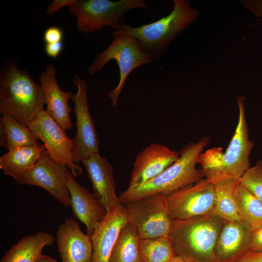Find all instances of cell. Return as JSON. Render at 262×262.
<instances>
[{"label":"cell","instance_id":"obj_11","mask_svg":"<svg viewBox=\"0 0 262 262\" xmlns=\"http://www.w3.org/2000/svg\"><path fill=\"white\" fill-rule=\"evenodd\" d=\"M69 169L52 160L46 150L34 165L14 178L16 183L40 187L65 206H70L67 184Z\"/></svg>","mask_w":262,"mask_h":262},{"label":"cell","instance_id":"obj_22","mask_svg":"<svg viewBox=\"0 0 262 262\" xmlns=\"http://www.w3.org/2000/svg\"><path fill=\"white\" fill-rule=\"evenodd\" d=\"M239 183L238 180L225 179L213 184L215 199L213 213L224 221L242 220L236 197Z\"/></svg>","mask_w":262,"mask_h":262},{"label":"cell","instance_id":"obj_28","mask_svg":"<svg viewBox=\"0 0 262 262\" xmlns=\"http://www.w3.org/2000/svg\"><path fill=\"white\" fill-rule=\"evenodd\" d=\"M240 182L262 201V160L250 167L239 180Z\"/></svg>","mask_w":262,"mask_h":262},{"label":"cell","instance_id":"obj_16","mask_svg":"<svg viewBox=\"0 0 262 262\" xmlns=\"http://www.w3.org/2000/svg\"><path fill=\"white\" fill-rule=\"evenodd\" d=\"M128 222L122 203L107 213L91 236L93 245L91 262H109L120 232Z\"/></svg>","mask_w":262,"mask_h":262},{"label":"cell","instance_id":"obj_12","mask_svg":"<svg viewBox=\"0 0 262 262\" xmlns=\"http://www.w3.org/2000/svg\"><path fill=\"white\" fill-rule=\"evenodd\" d=\"M236 102L238 119L234 133L224 152V170L226 178L239 180L250 167L249 155L254 143L249 138L245 98L239 96Z\"/></svg>","mask_w":262,"mask_h":262},{"label":"cell","instance_id":"obj_8","mask_svg":"<svg viewBox=\"0 0 262 262\" xmlns=\"http://www.w3.org/2000/svg\"><path fill=\"white\" fill-rule=\"evenodd\" d=\"M28 127L35 137L43 142L52 160L66 165L75 177L82 173V168L73 162V139L66 136L65 131L46 110L39 113Z\"/></svg>","mask_w":262,"mask_h":262},{"label":"cell","instance_id":"obj_31","mask_svg":"<svg viewBox=\"0 0 262 262\" xmlns=\"http://www.w3.org/2000/svg\"><path fill=\"white\" fill-rule=\"evenodd\" d=\"M248 250L262 251V226L253 230Z\"/></svg>","mask_w":262,"mask_h":262},{"label":"cell","instance_id":"obj_13","mask_svg":"<svg viewBox=\"0 0 262 262\" xmlns=\"http://www.w3.org/2000/svg\"><path fill=\"white\" fill-rule=\"evenodd\" d=\"M179 156V152L158 143L146 147L136 157L128 188L140 186L156 177Z\"/></svg>","mask_w":262,"mask_h":262},{"label":"cell","instance_id":"obj_19","mask_svg":"<svg viewBox=\"0 0 262 262\" xmlns=\"http://www.w3.org/2000/svg\"><path fill=\"white\" fill-rule=\"evenodd\" d=\"M253 230L242 220L224 221L215 247L220 262H232L248 250Z\"/></svg>","mask_w":262,"mask_h":262},{"label":"cell","instance_id":"obj_27","mask_svg":"<svg viewBox=\"0 0 262 262\" xmlns=\"http://www.w3.org/2000/svg\"><path fill=\"white\" fill-rule=\"evenodd\" d=\"M197 164L201 167L204 178L213 184L226 178L224 170V152L222 147H213L199 155Z\"/></svg>","mask_w":262,"mask_h":262},{"label":"cell","instance_id":"obj_32","mask_svg":"<svg viewBox=\"0 0 262 262\" xmlns=\"http://www.w3.org/2000/svg\"><path fill=\"white\" fill-rule=\"evenodd\" d=\"M63 48V45L62 41L52 43H46L45 51L48 56L56 58L62 52Z\"/></svg>","mask_w":262,"mask_h":262},{"label":"cell","instance_id":"obj_15","mask_svg":"<svg viewBox=\"0 0 262 262\" xmlns=\"http://www.w3.org/2000/svg\"><path fill=\"white\" fill-rule=\"evenodd\" d=\"M74 177L69 169L67 184L70 206L74 216L85 225L86 234L91 237L107 213L94 193L79 184Z\"/></svg>","mask_w":262,"mask_h":262},{"label":"cell","instance_id":"obj_18","mask_svg":"<svg viewBox=\"0 0 262 262\" xmlns=\"http://www.w3.org/2000/svg\"><path fill=\"white\" fill-rule=\"evenodd\" d=\"M39 81L47 105L45 110L64 130L71 129L73 125L69 113L72 109L68 102L72 94L71 92H64L59 87L53 64H48L46 69L40 72Z\"/></svg>","mask_w":262,"mask_h":262},{"label":"cell","instance_id":"obj_20","mask_svg":"<svg viewBox=\"0 0 262 262\" xmlns=\"http://www.w3.org/2000/svg\"><path fill=\"white\" fill-rule=\"evenodd\" d=\"M54 241L51 234L43 231L24 236L10 247L0 262H36L44 247Z\"/></svg>","mask_w":262,"mask_h":262},{"label":"cell","instance_id":"obj_23","mask_svg":"<svg viewBox=\"0 0 262 262\" xmlns=\"http://www.w3.org/2000/svg\"><path fill=\"white\" fill-rule=\"evenodd\" d=\"M41 144L28 127L7 114L0 117V147L7 150Z\"/></svg>","mask_w":262,"mask_h":262},{"label":"cell","instance_id":"obj_34","mask_svg":"<svg viewBox=\"0 0 262 262\" xmlns=\"http://www.w3.org/2000/svg\"><path fill=\"white\" fill-rule=\"evenodd\" d=\"M249 9L253 12L255 15L262 16V1L258 2L251 1L249 6Z\"/></svg>","mask_w":262,"mask_h":262},{"label":"cell","instance_id":"obj_25","mask_svg":"<svg viewBox=\"0 0 262 262\" xmlns=\"http://www.w3.org/2000/svg\"><path fill=\"white\" fill-rule=\"evenodd\" d=\"M241 220L253 230L262 226V201L240 181L236 191Z\"/></svg>","mask_w":262,"mask_h":262},{"label":"cell","instance_id":"obj_14","mask_svg":"<svg viewBox=\"0 0 262 262\" xmlns=\"http://www.w3.org/2000/svg\"><path fill=\"white\" fill-rule=\"evenodd\" d=\"M61 262H91L93 245L90 236L82 230L73 218H66L56 233Z\"/></svg>","mask_w":262,"mask_h":262},{"label":"cell","instance_id":"obj_6","mask_svg":"<svg viewBox=\"0 0 262 262\" xmlns=\"http://www.w3.org/2000/svg\"><path fill=\"white\" fill-rule=\"evenodd\" d=\"M68 7L77 18L78 31L89 33L105 26L118 31L126 13L136 8L146 10L147 5L144 0H75Z\"/></svg>","mask_w":262,"mask_h":262},{"label":"cell","instance_id":"obj_21","mask_svg":"<svg viewBox=\"0 0 262 262\" xmlns=\"http://www.w3.org/2000/svg\"><path fill=\"white\" fill-rule=\"evenodd\" d=\"M46 150L44 145L19 147L0 157V169L13 178L32 168Z\"/></svg>","mask_w":262,"mask_h":262},{"label":"cell","instance_id":"obj_1","mask_svg":"<svg viewBox=\"0 0 262 262\" xmlns=\"http://www.w3.org/2000/svg\"><path fill=\"white\" fill-rule=\"evenodd\" d=\"M210 140L204 136L187 144L179 151V159L159 175L123 192L119 197L121 203L126 204L155 194L166 196L204 178L201 170L196 168L197 160Z\"/></svg>","mask_w":262,"mask_h":262},{"label":"cell","instance_id":"obj_33","mask_svg":"<svg viewBox=\"0 0 262 262\" xmlns=\"http://www.w3.org/2000/svg\"><path fill=\"white\" fill-rule=\"evenodd\" d=\"M75 0H54L51 4L48 6L47 13L51 15L55 14L62 7L69 6L73 3Z\"/></svg>","mask_w":262,"mask_h":262},{"label":"cell","instance_id":"obj_24","mask_svg":"<svg viewBox=\"0 0 262 262\" xmlns=\"http://www.w3.org/2000/svg\"><path fill=\"white\" fill-rule=\"evenodd\" d=\"M140 239L136 229L128 222L120 232L109 262H142Z\"/></svg>","mask_w":262,"mask_h":262},{"label":"cell","instance_id":"obj_36","mask_svg":"<svg viewBox=\"0 0 262 262\" xmlns=\"http://www.w3.org/2000/svg\"><path fill=\"white\" fill-rule=\"evenodd\" d=\"M168 262H185L184 260L180 256L176 255Z\"/></svg>","mask_w":262,"mask_h":262},{"label":"cell","instance_id":"obj_26","mask_svg":"<svg viewBox=\"0 0 262 262\" xmlns=\"http://www.w3.org/2000/svg\"><path fill=\"white\" fill-rule=\"evenodd\" d=\"M142 262H168L176 254L170 236L139 241Z\"/></svg>","mask_w":262,"mask_h":262},{"label":"cell","instance_id":"obj_17","mask_svg":"<svg viewBox=\"0 0 262 262\" xmlns=\"http://www.w3.org/2000/svg\"><path fill=\"white\" fill-rule=\"evenodd\" d=\"M92 185L93 193L108 213L121 203L115 193L112 165L104 157L95 154L82 161Z\"/></svg>","mask_w":262,"mask_h":262},{"label":"cell","instance_id":"obj_5","mask_svg":"<svg viewBox=\"0 0 262 262\" xmlns=\"http://www.w3.org/2000/svg\"><path fill=\"white\" fill-rule=\"evenodd\" d=\"M112 60L115 61L118 66L119 81L116 87L107 95L111 99L113 106L115 108L130 74L136 68L151 63L154 60L150 54L143 50L137 39L127 35H119L115 37L107 48L97 55L88 69L89 74L98 73Z\"/></svg>","mask_w":262,"mask_h":262},{"label":"cell","instance_id":"obj_9","mask_svg":"<svg viewBox=\"0 0 262 262\" xmlns=\"http://www.w3.org/2000/svg\"><path fill=\"white\" fill-rule=\"evenodd\" d=\"M172 219H185L213 213L214 185L206 178L165 196Z\"/></svg>","mask_w":262,"mask_h":262},{"label":"cell","instance_id":"obj_4","mask_svg":"<svg viewBox=\"0 0 262 262\" xmlns=\"http://www.w3.org/2000/svg\"><path fill=\"white\" fill-rule=\"evenodd\" d=\"M224 222L213 213L172 219L169 236L176 255L194 262H220L215 247Z\"/></svg>","mask_w":262,"mask_h":262},{"label":"cell","instance_id":"obj_30","mask_svg":"<svg viewBox=\"0 0 262 262\" xmlns=\"http://www.w3.org/2000/svg\"><path fill=\"white\" fill-rule=\"evenodd\" d=\"M232 262H262V251H246L237 257Z\"/></svg>","mask_w":262,"mask_h":262},{"label":"cell","instance_id":"obj_35","mask_svg":"<svg viewBox=\"0 0 262 262\" xmlns=\"http://www.w3.org/2000/svg\"><path fill=\"white\" fill-rule=\"evenodd\" d=\"M36 262H58L49 256L41 254L37 258Z\"/></svg>","mask_w":262,"mask_h":262},{"label":"cell","instance_id":"obj_3","mask_svg":"<svg viewBox=\"0 0 262 262\" xmlns=\"http://www.w3.org/2000/svg\"><path fill=\"white\" fill-rule=\"evenodd\" d=\"M46 104L40 84L25 70L11 63L0 75V114L11 115L28 127Z\"/></svg>","mask_w":262,"mask_h":262},{"label":"cell","instance_id":"obj_29","mask_svg":"<svg viewBox=\"0 0 262 262\" xmlns=\"http://www.w3.org/2000/svg\"><path fill=\"white\" fill-rule=\"evenodd\" d=\"M63 38V32L61 28L57 26H52L46 29L43 35L46 43L60 42Z\"/></svg>","mask_w":262,"mask_h":262},{"label":"cell","instance_id":"obj_37","mask_svg":"<svg viewBox=\"0 0 262 262\" xmlns=\"http://www.w3.org/2000/svg\"><path fill=\"white\" fill-rule=\"evenodd\" d=\"M184 261H185V262H194V261H192L190 260H184Z\"/></svg>","mask_w":262,"mask_h":262},{"label":"cell","instance_id":"obj_7","mask_svg":"<svg viewBox=\"0 0 262 262\" xmlns=\"http://www.w3.org/2000/svg\"><path fill=\"white\" fill-rule=\"evenodd\" d=\"M124 205L128 222L136 229L140 239L169 236L172 219L165 195L153 194Z\"/></svg>","mask_w":262,"mask_h":262},{"label":"cell","instance_id":"obj_10","mask_svg":"<svg viewBox=\"0 0 262 262\" xmlns=\"http://www.w3.org/2000/svg\"><path fill=\"white\" fill-rule=\"evenodd\" d=\"M74 81L77 92L72 95L74 103L76 132L73 138V162L77 164L95 154L99 153V139L93 118L90 115L87 101V83L78 75Z\"/></svg>","mask_w":262,"mask_h":262},{"label":"cell","instance_id":"obj_2","mask_svg":"<svg viewBox=\"0 0 262 262\" xmlns=\"http://www.w3.org/2000/svg\"><path fill=\"white\" fill-rule=\"evenodd\" d=\"M171 12L149 24L131 27L122 20L119 30L115 31V37L127 35L137 39L143 50L150 54L154 61L164 56L169 45L197 18V10L191 7L189 1L174 0Z\"/></svg>","mask_w":262,"mask_h":262}]
</instances>
